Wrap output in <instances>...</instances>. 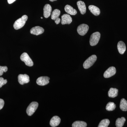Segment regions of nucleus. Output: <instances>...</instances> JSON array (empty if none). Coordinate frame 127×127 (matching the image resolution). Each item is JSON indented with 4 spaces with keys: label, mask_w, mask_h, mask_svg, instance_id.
<instances>
[{
    "label": "nucleus",
    "mask_w": 127,
    "mask_h": 127,
    "mask_svg": "<svg viewBox=\"0 0 127 127\" xmlns=\"http://www.w3.org/2000/svg\"><path fill=\"white\" fill-rule=\"evenodd\" d=\"M118 90L117 89L111 88L108 92V96L109 97L114 98L118 95Z\"/></svg>",
    "instance_id": "6ab92c4d"
},
{
    "label": "nucleus",
    "mask_w": 127,
    "mask_h": 127,
    "mask_svg": "<svg viewBox=\"0 0 127 127\" xmlns=\"http://www.w3.org/2000/svg\"><path fill=\"white\" fill-rule=\"evenodd\" d=\"M21 60L24 62L26 65L29 66H32L33 65V62L29 56V55L26 53H23L22 54L20 57Z\"/></svg>",
    "instance_id": "39448f33"
},
{
    "label": "nucleus",
    "mask_w": 127,
    "mask_h": 127,
    "mask_svg": "<svg viewBox=\"0 0 127 127\" xmlns=\"http://www.w3.org/2000/svg\"><path fill=\"white\" fill-rule=\"evenodd\" d=\"M61 14V11L57 9H55L53 11L51 15V19L55 21V23L57 25H58L60 23L61 20L59 18V17Z\"/></svg>",
    "instance_id": "0eeeda50"
},
{
    "label": "nucleus",
    "mask_w": 127,
    "mask_h": 127,
    "mask_svg": "<svg viewBox=\"0 0 127 127\" xmlns=\"http://www.w3.org/2000/svg\"><path fill=\"white\" fill-rule=\"evenodd\" d=\"M61 119L57 116L53 117L50 121V125L52 127H55L58 126L61 122Z\"/></svg>",
    "instance_id": "4468645a"
},
{
    "label": "nucleus",
    "mask_w": 127,
    "mask_h": 127,
    "mask_svg": "<svg viewBox=\"0 0 127 127\" xmlns=\"http://www.w3.org/2000/svg\"><path fill=\"white\" fill-rule=\"evenodd\" d=\"M120 108V109L123 111H127V101L124 98L121 99Z\"/></svg>",
    "instance_id": "aec40b11"
},
{
    "label": "nucleus",
    "mask_w": 127,
    "mask_h": 127,
    "mask_svg": "<svg viewBox=\"0 0 127 127\" xmlns=\"http://www.w3.org/2000/svg\"><path fill=\"white\" fill-rule=\"evenodd\" d=\"M87 127V123L83 121H76L74 122L72 124V127Z\"/></svg>",
    "instance_id": "4be33fe9"
},
{
    "label": "nucleus",
    "mask_w": 127,
    "mask_h": 127,
    "mask_svg": "<svg viewBox=\"0 0 127 127\" xmlns=\"http://www.w3.org/2000/svg\"><path fill=\"white\" fill-rule=\"evenodd\" d=\"M88 8L89 10L94 15L97 16L100 15V9L97 6L93 5H91L89 6Z\"/></svg>",
    "instance_id": "a211bd4d"
},
{
    "label": "nucleus",
    "mask_w": 127,
    "mask_h": 127,
    "mask_svg": "<svg viewBox=\"0 0 127 127\" xmlns=\"http://www.w3.org/2000/svg\"><path fill=\"white\" fill-rule=\"evenodd\" d=\"M4 104V101L2 99L0 98V110L2 109Z\"/></svg>",
    "instance_id": "bb28decb"
},
{
    "label": "nucleus",
    "mask_w": 127,
    "mask_h": 127,
    "mask_svg": "<svg viewBox=\"0 0 127 127\" xmlns=\"http://www.w3.org/2000/svg\"><path fill=\"white\" fill-rule=\"evenodd\" d=\"M56 0H50V1H54Z\"/></svg>",
    "instance_id": "c85d7f7f"
},
{
    "label": "nucleus",
    "mask_w": 127,
    "mask_h": 127,
    "mask_svg": "<svg viewBox=\"0 0 127 127\" xmlns=\"http://www.w3.org/2000/svg\"><path fill=\"white\" fill-rule=\"evenodd\" d=\"M65 11L67 14L71 15H75L77 14V11L76 9H73V7L70 5H67L65 6Z\"/></svg>",
    "instance_id": "dca6fc26"
},
{
    "label": "nucleus",
    "mask_w": 127,
    "mask_h": 127,
    "mask_svg": "<svg viewBox=\"0 0 127 127\" xmlns=\"http://www.w3.org/2000/svg\"><path fill=\"white\" fill-rule=\"evenodd\" d=\"M30 77L27 74H20L18 76V81L21 85L30 82Z\"/></svg>",
    "instance_id": "9d476101"
},
{
    "label": "nucleus",
    "mask_w": 127,
    "mask_h": 127,
    "mask_svg": "<svg viewBox=\"0 0 127 127\" xmlns=\"http://www.w3.org/2000/svg\"><path fill=\"white\" fill-rule=\"evenodd\" d=\"M16 0H7V2L9 4H11L15 2Z\"/></svg>",
    "instance_id": "cd10ccee"
},
{
    "label": "nucleus",
    "mask_w": 127,
    "mask_h": 127,
    "mask_svg": "<svg viewBox=\"0 0 127 127\" xmlns=\"http://www.w3.org/2000/svg\"><path fill=\"white\" fill-rule=\"evenodd\" d=\"M126 121V119L122 117L121 118H118L116 121V125L117 127H122Z\"/></svg>",
    "instance_id": "412c9836"
},
{
    "label": "nucleus",
    "mask_w": 127,
    "mask_h": 127,
    "mask_svg": "<svg viewBox=\"0 0 127 127\" xmlns=\"http://www.w3.org/2000/svg\"><path fill=\"white\" fill-rule=\"evenodd\" d=\"M8 68L6 66H0V76L3 75V73L7 71Z\"/></svg>",
    "instance_id": "393cba45"
},
{
    "label": "nucleus",
    "mask_w": 127,
    "mask_h": 127,
    "mask_svg": "<svg viewBox=\"0 0 127 127\" xmlns=\"http://www.w3.org/2000/svg\"><path fill=\"white\" fill-rule=\"evenodd\" d=\"M50 78L46 76H42L38 78L36 80L37 84L39 86H45L49 83Z\"/></svg>",
    "instance_id": "1a4fd4ad"
},
{
    "label": "nucleus",
    "mask_w": 127,
    "mask_h": 127,
    "mask_svg": "<svg viewBox=\"0 0 127 127\" xmlns=\"http://www.w3.org/2000/svg\"><path fill=\"white\" fill-rule=\"evenodd\" d=\"M44 32L43 28L40 26H36L32 28L30 31L31 34L36 35H38L42 34Z\"/></svg>",
    "instance_id": "9b49d317"
},
{
    "label": "nucleus",
    "mask_w": 127,
    "mask_h": 127,
    "mask_svg": "<svg viewBox=\"0 0 127 127\" xmlns=\"http://www.w3.org/2000/svg\"><path fill=\"white\" fill-rule=\"evenodd\" d=\"M7 83V80L6 79H4V78L2 77H0V88L1 87L6 84Z\"/></svg>",
    "instance_id": "a878e982"
},
{
    "label": "nucleus",
    "mask_w": 127,
    "mask_h": 127,
    "mask_svg": "<svg viewBox=\"0 0 127 127\" xmlns=\"http://www.w3.org/2000/svg\"><path fill=\"white\" fill-rule=\"evenodd\" d=\"M110 123L109 119H104L102 120L99 123L98 127H107Z\"/></svg>",
    "instance_id": "b1692460"
},
{
    "label": "nucleus",
    "mask_w": 127,
    "mask_h": 127,
    "mask_svg": "<svg viewBox=\"0 0 127 127\" xmlns=\"http://www.w3.org/2000/svg\"><path fill=\"white\" fill-rule=\"evenodd\" d=\"M38 103L36 102H32L30 103L26 110L27 113L29 116H31L36 111L38 107Z\"/></svg>",
    "instance_id": "20e7f679"
},
{
    "label": "nucleus",
    "mask_w": 127,
    "mask_h": 127,
    "mask_svg": "<svg viewBox=\"0 0 127 127\" xmlns=\"http://www.w3.org/2000/svg\"><path fill=\"white\" fill-rule=\"evenodd\" d=\"M51 6L49 4H46L45 5L43 8V16L46 18H48L51 15Z\"/></svg>",
    "instance_id": "ddd939ff"
},
{
    "label": "nucleus",
    "mask_w": 127,
    "mask_h": 127,
    "mask_svg": "<svg viewBox=\"0 0 127 127\" xmlns=\"http://www.w3.org/2000/svg\"><path fill=\"white\" fill-rule=\"evenodd\" d=\"M116 104L113 102H109L107 104L106 106V109L107 111H113L116 109Z\"/></svg>",
    "instance_id": "5701e85b"
},
{
    "label": "nucleus",
    "mask_w": 127,
    "mask_h": 127,
    "mask_svg": "<svg viewBox=\"0 0 127 127\" xmlns=\"http://www.w3.org/2000/svg\"><path fill=\"white\" fill-rule=\"evenodd\" d=\"M41 19H42V18H42V17H41Z\"/></svg>",
    "instance_id": "c756f323"
},
{
    "label": "nucleus",
    "mask_w": 127,
    "mask_h": 127,
    "mask_svg": "<svg viewBox=\"0 0 127 127\" xmlns=\"http://www.w3.org/2000/svg\"><path fill=\"white\" fill-rule=\"evenodd\" d=\"M72 18L68 14H64L62 16L61 23L62 25L70 24L72 22Z\"/></svg>",
    "instance_id": "f8f14e48"
},
{
    "label": "nucleus",
    "mask_w": 127,
    "mask_h": 127,
    "mask_svg": "<svg viewBox=\"0 0 127 127\" xmlns=\"http://www.w3.org/2000/svg\"><path fill=\"white\" fill-rule=\"evenodd\" d=\"M116 73V68L114 67H110L105 71L103 74V76L105 78H109L115 75Z\"/></svg>",
    "instance_id": "6e6552de"
},
{
    "label": "nucleus",
    "mask_w": 127,
    "mask_h": 127,
    "mask_svg": "<svg viewBox=\"0 0 127 127\" xmlns=\"http://www.w3.org/2000/svg\"><path fill=\"white\" fill-rule=\"evenodd\" d=\"M77 5L81 14L82 15L85 14L86 12V7L85 3L82 1H78L77 2Z\"/></svg>",
    "instance_id": "2eb2a0df"
},
{
    "label": "nucleus",
    "mask_w": 127,
    "mask_h": 127,
    "mask_svg": "<svg viewBox=\"0 0 127 127\" xmlns=\"http://www.w3.org/2000/svg\"><path fill=\"white\" fill-rule=\"evenodd\" d=\"M96 60V56L95 55H92L84 62L83 64V67L85 69L90 68L93 65Z\"/></svg>",
    "instance_id": "f03ea898"
},
{
    "label": "nucleus",
    "mask_w": 127,
    "mask_h": 127,
    "mask_svg": "<svg viewBox=\"0 0 127 127\" xmlns=\"http://www.w3.org/2000/svg\"><path fill=\"white\" fill-rule=\"evenodd\" d=\"M89 27L86 24H82L78 26L77 28L78 33L81 36H84L88 32Z\"/></svg>",
    "instance_id": "423d86ee"
},
{
    "label": "nucleus",
    "mask_w": 127,
    "mask_h": 127,
    "mask_svg": "<svg viewBox=\"0 0 127 127\" xmlns=\"http://www.w3.org/2000/svg\"><path fill=\"white\" fill-rule=\"evenodd\" d=\"M28 18V17L27 16L24 15L21 18L17 20L14 24V29L16 30H18L23 27L26 24V22Z\"/></svg>",
    "instance_id": "f257e3e1"
},
{
    "label": "nucleus",
    "mask_w": 127,
    "mask_h": 127,
    "mask_svg": "<svg viewBox=\"0 0 127 127\" xmlns=\"http://www.w3.org/2000/svg\"><path fill=\"white\" fill-rule=\"evenodd\" d=\"M101 34L98 32H96L92 34L90 39V44L91 46H95L98 43Z\"/></svg>",
    "instance_id": "7ed1b4c3"
},
{
    "label": "nucleus",
    "mask_w": 127,
    "mask_h": 127,
    "mask_svg": "<svg viewBox=\"0 0 127 127\" xmlns=\"http://www.w3.org/2000/svg\"><path fill=\"white\" fill-rule=\"evenodd\" d=\"M117 48L119 52L121 55H123L126 51V45L125 43L122 41L119 42L118 43Z\"/></svg>",
    "instance_id": "f3484780"
}]
</instances>
